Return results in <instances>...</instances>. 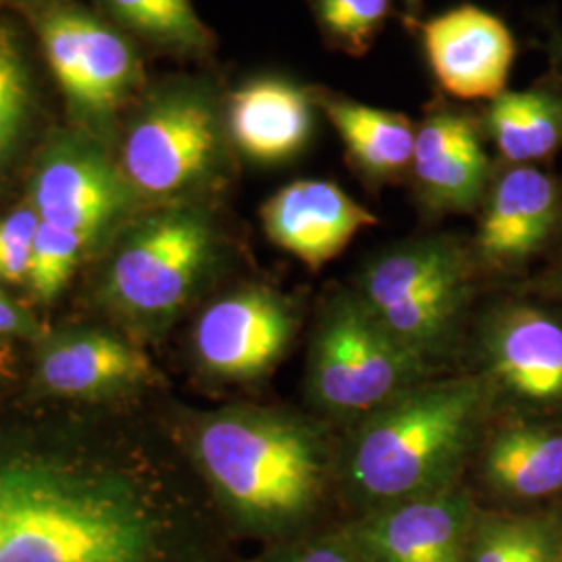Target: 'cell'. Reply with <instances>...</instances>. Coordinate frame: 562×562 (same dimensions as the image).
<instances>
[{
  "label": "cell",
  "instance_id": "obj_1",
  "mask_svg": "<svg viewBox=\"0 0 562 562\" xmlns=\"http://www.w3.org/2000/svg\"><path fill=\"white\" fill-rule=\"evenodd\" d=\"M492 419L487 387L475 371L429 378L348 425L336 480L367 513L442 492L461 483Z\"/></svg>",
  "mask_w": 562,
  "mask_h": 562
},
{
  "label": "cell",
  "instance_id": "obj_2",
  "mask_svg": "<svg viewBox=\"0 0 562 562\" xmlns=\"http://www.w3.org/2000/svg\"><path fill=\"white\" fill-rule=\"evenodd\" d=\"M188 450L217 498L269 531L304 521L338 471L329 423L285 408L232 406L199 415Z\"/></svg>",
  "mask_w": 562,
  "mask_h": 562
},
{
  "label": "cell",
  "instance_id": "obj_3",
  "mask_svg": "<svg viewBox=\"0 0 562 562\" xmlns=\"http://www.w3.org/2000/svg\"><path fill=\"white\" fill-rule=\"evenodd\" d=\"M121 471L34 457L0 562H148L153 519Z\"/></svg>",
  "mask_w": 562,
  "mask_h": 562
},
{
  "label": "cell",
  "instance_id": "obj_4",
  "mask_svg": "<svg viewBox=\"0 0 562 562\" xmlns=\"http://www.w3.org/2000/svg\"><path fill=\"white\" fill-rule=\"evenodd\" d=\"M480 278L469 240L427 234L373 252L350 290L394 340L434 371L461 340Z\"/></svg>",
  "mask_w": 562,
  "mask_h": 562
},
{
  "label": "cell",
  "instance_id": "obj_5",
  "mask_svg": "<svg viewBox=\"0 0 562 562\" xmlns=\"http://www.w3.org/2000/svg\"><path fill=\"white\" fill-rule=\"evenodd\" d=\"M222 238L199 202L162 204L120 241L102 296L125 322L162 329L196 296L220 259Z\"/></svg>",
  "mask_w": 562,
  "mask_h": 562
},
{
  "label": "cell",
  "instance_id": "obj_6",
  "mask_svg": "<svg viewBox=\"0 0 562 562\" xmlns=\"http://www.w3.org/2000/svg\"><path fill=\"white\" fill-rule=\"evenodd\" d=\"M429 378L434 371L394 340L350 288L323 301L304 378L317 417L350 425Z\"/></svg>",
  "mask_w": 562,
  "mask_h": 562
},
{
  "label": "cell",
  "instance_id": "obj_7",
  "mask_svg": "<svg viewBox=\"0 0 562 562\" xmlns=\"http://www.w3.org/2000/svg\"><path fill=\"white\" fill-rule=\"evenodd\" d=\"M229 148L225 102L202 83L181 81L150 97L132 121L120 169L142 201L192 202L222 180Z\"/></svg>",
  "mask_w": 562,
  "mask_h": 562
},
{
  "label": "cell",
  "instance_id": "obj_8",
  "mask_svg": "<svg viewBox=\"0 0 562 562\" xmlns=\"http://www.w3.org/2000/svg\"><path fill=\"white\" fill-rule=\"evenodd\" d=\"M475 336V373L487 387L494 419L561 417L562 308L503 299L483 311Z\"/></svg>",
  "mask_w": 562,
  "mask_h": 562
},
{
  "label": "cell",
  "instance_id": "obj_9",
  "mask_svg": "<svg viewBox=\"0 0 562 562\" xmlns=\"http://www.w3.org/2000/svg\"><path fill=\"white\" fill-rule=\"evenodd\" d=\"M471 244L482 278H517L562 241V178L496 161Z\"/></svg>",
  "mask_w": 562,
  "mask_h": 562
},
{
  "label": "cell",
  "instance_id": "obj_10",
  "mask_svg": "<svg viewBox=\"0 0 562 562\" xmlns=\"http://www.w3.org/2000/svg\"><path fill=\"white\" fill-rule=\"evenodd\" d=\"M296 304L265 285H248L211 302L194 323L192 352L204 373L259 380L290 352L299 334Z\"/></svg>",
  "mask_w": 562,
  "mask_h": 562
},
{
  "label": "cell",
  "instance_id": "obj_11",
  "mask_svg": "<svg viewBox=\"0 0 562 562\" xmlns=\"http://www.w3.org/2000/svg\"><path fill=\"white\" fill-rule=\"evenodd\" d=\"M496 159L487 153L480 113L436 99L417 123L408 180L425 215L477 213Z\"/></svg>",
  "mask_w": 562,
  "mask_h": 562
},
{
  "label": "cell",
  "instance_id": "obj_12",
  "mask_svg": "<svg viewBox=\"0 0 562 562\" xmlns=\"http://www.w3.org/2000/svg\"><path fill=\"white\" fill-rule=\"evenodd\" d=\"M41 42L60 90L83 115L113 113L140 76V63L130 42L80 11L46 13Z\"/></svg>",
  "mask_w": 562,
  "mask_h": 562
},
{
  "label": "cell",
  "instance_id": "obj_13",
  "mask_svg": "<svg viewBox=\"0 0 562 562\" xmlns=\"http://www.w3.org/2000/svg\"><path fill=\"white\" fill-rule=\"evenodd\" d=\"M413 30L446 97L490 102L508 90L519 44L496 13L477 4H461L415 23Z\"/></svg>",
  "mask_w": 562,
  "mask_h": 562
},
{
  "label": "cell",
  "instance_id": "obj_14",
  "mask_svg": "<svg viewBox=\"0 0 562 562\" xmlns=\"http://www.w3.org/2000/svg\"><path fill=\"white\" fill-rule=\"evenodd\" d=\"M138 201L120 167L99 146L65 138L50 146L34 173L30 204L42 223L97 240Z\"/></svg>",
  "mask_w": 562,
  "mask_h": 562
},
{
  "label": "cell",
  "instance_id": "obj_15",
  "mask_svg": "<svg viewBox=\"0 0 562 562\" xmlns=\"http://www.w3.org/2000/svg\"><path fill=\"white\" fill-rule=\"evenodd\" d=\"M477 513L461 483L369 510L346 536L375 562H469Z\"/></svg>",
  "mask_w": 562,
  "mask_h": 562
},
{
  "label": "cell",
  "instance_id": "obj_16",
  "mask_svg": "<svg viewBox=\"0 0 562 562\" xmlns=\"http://www.w3.org/2000/svg\"><path fill=\"white\" fill-rule=\"evenodd\" d=\"M262 232L311 271L338 259L362 229L380 220L340 183L319 178L290 181L261 206Z\"/></svg>",
  "mask_w": 562,
  "mask_h": 562
},
{
  "label": "cell",
  "instance_id": "obj_17",
  "mask_svg": "<svg viewBox=\"0 0 562 562\" xmlns=\"http://www.w3.org/2000/svg\"><path fill=\"white\" fill-rule=\"evenodd\" d=\"M317 115L311 86L278 76L248 80L225 101L232 148L262 167L301 157L313 140Z\"/></svg>",
  "mask_w": 562,
  "mask_h": 562
},
{
  "label": "cell",
  "instance_id": "obj_18",
  "mask_svg": "<svg viewBox=\"0 0 562 562\" xmlns=\"http://www.w3.org/2000/svg\"><path fill=\"white\" fill-rule=\"evenodd\" d=\"M153 362L140 348L97 329L42 336L36 382L50 396L94 401L132 392L153 380Z\"/></svg>",
  "mask_w": 562,
  "mask_h": 562
},
{
  "label": "cell",
  "instance_id": "obj_19",
  "mask_svg": "<svg viewBox=\"0 0 562 562\" xmlns=\"http://www.w3.org/2000/svg\"><path fill=\"white\" fill-rule=\"evenodd\" d=\"M482 482L501 498L533 503L562 494V425L503 419L475 450Z\"/></svg>",
  "mask_w": 562,
  "mask_h": 562
},
{
  "label": "cell",
  "instance_id": "obj_20",
  "mask_svg": "<svg viewBox=\"0 0 562 562\" xmlns=\"http://www.w3.org/2000/svg\"><path fill=\"white\" fill-rule=\"evenodd\" d=\"M317 111L340 136L350 169L369 188L406 180L415 153L417 123L406 113L355 101L325 86H311Z\"/></svg>",
  "mask_w": 562,
  "mask_h": 562
},
{
  "label": "cell",
  "instance_id": "obj_21",
  "mask_svg": "<svg viewBox=\"0 0 562 562\" xmlns=\"http://www.w3.org/2000/svg\"><path fill=\"white\" fill-rule=\"evenodd\" d=\"M483 136L506 165H543L562 150V81L552 74L506 90L480 111Z\"/></svg>",
  "mask_w": 562,
  "mask_h": 562
},
{
  "label": "cell",
  "instance_id": "obj_22",
  "mask_svg": "<svg viewBox=\"0 0 562 562\" xmlns=\"http://www.w3.org/2000/svg\"><path fill=\"white\" fill-rule=\"evenodd\" d=\"M130 30L165 50L202 57L213 48V34L199 18L192 0H104Z\"/></svg>",
  "mask_w": 562,
  "mask_h": 562
},
{
  "label": "cell",
  "instance_id": "obj_23",
  "mask_svg": "<svg viewBox=\"0 0 562 562\" xmlns=\"http://www.w3.org/2000/svg\"><path fill=\"white\" fill-rule=\"evenodd\" d=\"M469 562H562V525L538 515L477 517Z\"/></svg>",
  "mask_w": 562,
  "mask_h": 562
},
{
  "label": "cell",
  "instance_id": "obj_24",
  "mask_svg": "<svg viewBox=\"0 0 562 562\" xmlns=\"http://www.w3.org/2000/svg\"><path fill=\"white\" fill-rule=\"evenodd\" d=\"M323 41L348 57L371 50L392 18L394 0H306Z\"/></svg>",
  "mask_w": 562,
  "mask_h": 562
},
{
  "label": "cell",
  "instance_id": "obj_25",
  "mask_svg": "<svg viewBox=\"0 0 562 562\" xmlns=\"http://www.w3.org/2000/svg\"><path fill=\"white\" fill-rule=\"evenodd\" d=\"M30 76L20 38L0 25V171L13 157L30 113Z\"/></svg>",
  "mask_w": 562,
  "mask_h": 562
},
{
  "label": "cell",
  "instance_id": "obj_26",
  "mask_svg": "<svg viewBox=\"0 0 562 562\" xmlns=\"http://www.w3.org/2000/svg\"><path fill=\"white\" fill-rule=\"evenodd\" d=\"M90 241L41 222L27 288L41 302L55 301L69 285Z\"/></svg>",
  "mask_w": 562,
  "mask_h": 562
},
{
  "label": "cell",
  "instance_id": "obj_27",
  "mask_svg": "<svg viewBox=\"0 0 562 562\" xmlns=\"http://www.w3.org/2000/svg\"><path fill=\"white\" fill-rule=\"evenodd\" d=\"M38 227L41 217L30 202L0 217V283L27 285Z\"/></svg>",
  "mask_w": 562,
  "mask_h": 562
},
{
  "label": "cell",
  "instance_id": "obj_28",
  "mask_svg": "<svg viewBox=\"0 0 562 562\" xmlns=\"http://www.w3.org/2000/svg\"><path fill=\"white\" fill-rule=\"evenodd\" d=\"M273 562H375L367 552H362L348 536L336 540L301 543L285 550Z\"/></svg>",
  "mask_w": 562,
  "mask_h": 562
},
{
  "label": "cell",
  "instance_id": "obj_29",
  "mask_svg": "<svg viewBox=\"0 0 562 562\" xmlns=\"http://www.w3.org/2000/svg\"><path fill=\"white\" fill-rule=\"evenodd\" d=\"M41 338V323L0 288V341Z\"/></svg>",
  "mask_w": 562,
  "mask_h": 562
},
{
  "label": "cell",
  "instance_id": "obj_30",
  "mask_svg": "<svg viewBox=\"0 0 562 562\" xmlns=\"http://www.w3.org/2000/svg\"><path fill=\"white\" fill-rule=\"evenodd\" d=\"M533 292L562 304V241L552 250V259L546 265L542 276L533 281Z\"/></svg>",
  "mask_w": 562,
  "mask_h": 562
},
{
  "label": "cell",
  "instance_id": "obj_31",
  "mask_svg": "<svg viewBox=\"0 0 562 562\" xmlns=\"http://www.w3.org/2000/svg\"><path fill=\"white\" fill-rule=\"evenodd\" d=\"M548 55H550L548 74H552L557 80L562 81V34H552L548 44Z\"/></svg>",
  "mask_w": 562,
  "mask_h": 562
},
{
  "label": "cell",
  "instance_id": "obj_32",
  "mask_svg": "<svg viewBox=\"0 0 562 562\" xmlns=\"http://www.w3.org/2000/svg\"><path fill=\"white\" fill-rule=\"evenodd\" d=\"M404 2V23L408 30L422 21L423 0H402Z\"/></svg>",
  "mask_w": 562,
  "mask_h": 562
}]
</instances>
